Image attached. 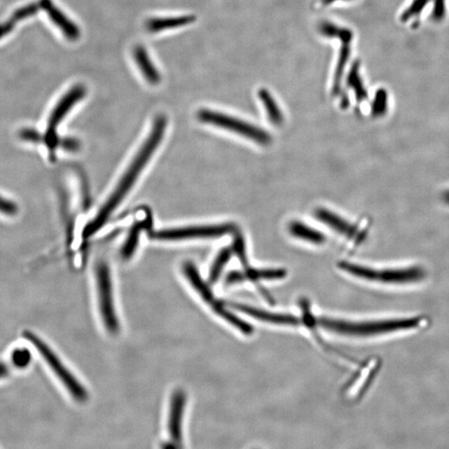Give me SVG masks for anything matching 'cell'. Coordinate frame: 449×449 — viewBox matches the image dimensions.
<instances>
[{
	"label": "cell",
	"mask_w": 449,
	"mask_h": 449,
	"mask_svg": "<svg viewBox=\"0 0 449 449\" xmlns=\"http://www.w3.org/2000/svg\"><path fill=\"white\" fill-rule=\"evenodd\" d=\"M97 279L101 317L106 330L115 334L119 330V322L115 311L110 271L104 262H101L97 265Z\"/></svg>",
	"instance_id": "cell-6"
},
{
	"label": "cell",
	"mask_w": 449,
	"mask_h": 449,
	"mask_svg": "<svg viewBox=\"0 0 449 449\" xmlns=\"http://www.w3.org/2000/svg\"><path fill=\"white\" fill-rule=\"evenodd\" d=\"M431 1H434V0H413L411 6L402 13L400 19H401L402 22H406L411 20L412 18L420 15Z\"/></svg>",
	"instance_id": "cell-25"
},
{
	"label": "cell",
	"mask_w": 449,
	"mask_h": 449,
	"mask_svg": "<svg viewBox=\"0 0 449 449\" xmlns=\"http://www.w3.org/2000/svg\"><path fill=\"white\" fill-rule=\"evenodd\" d=\"M133 56H134L136 63L139 67L141 72L144 74L146 81L152 84H158L161 81V75H160L158 69H156L144 47H136L134 52H133Z\"/></svg>",
	"instance_id": "cell-14"
},
{
	"label": "cell",
	"mask_w": 449,
	"mask_h": 449,
	"mask_svg": "<svg viewBox=\"0 0 449 449\" xmlns=\"http://www.w3.org/2000/svg\"><path fill=\"white\" fill-rule=\"evenodd\" d=\"M387 109H388V93L384 88H380L376 92L373 101L372 114L373 117L380 118L386 113Z\"/></svg>",
	"instance_id": "cell-24"
},
{
	"label": "cell",
	"mask_w": 449,
	"mask_h": 449,
	"mask_svg": "<svg viewBox=\"0 0 449 449\" xmlns=\"http://www.w3.org/2000/svg\"><path fill=\"white\" fill-rule=\"evenodd\" d=\"M40 8L47 13L52 20L65 37L69 40H77L80 36L78 27L71 21L59 8H57L52 2V0H40L39 3Z\"/></svg>",
	"instance_id": "cell-12"
},
{
	"label": "cell",
	"mask_w": 449,
	"mask_h": 449,
	"mask_svg": "<svg viewBox=\"0 0 449 449\" xmlns=\"http://www.w3.org/2000/svg\"><path fill=\"white\" fill-rule=\"evenodd\" d=\"M336 1H339V0H322V3L324 4V6H328V4H331Z\"/></svg>",
	"instance_id": "cell-34"
},
{
	"label": "cell",
	"mask_w": 449,
	"mask_h": 449,
	"mask_svg": "<svg viewBox=\"0 0 449 449\" xmlns=\"http://www.w3.org/2000/svg\"><path fill=\"white\" fill-rule=\"evenodd\" d=\"M23 336L36 348L71 395L78 401H85L88 399L86 389L53 352L50 347L32 332L25 331Z\"/></svg>",
	"instance_id": "cell-4"
},
{
	"label": "cell",
	"mask_w": 449,
	"mask_h": 449,
	"mask_svg": "<svg viewBox=\"0 0 449 449\" xmlns=\"http://www.w3.org/2000/svg\"><path fill=\"white\" fill-rule=\"evenodd\" d=\"M19 212L16 204L0 195V213L8 216H15Z\"/></svg>",
	"instance_id": "cell-28"
},
{
	"label": "cell",
	"mask_w": 449,
	"mask_h": 449,
	"mask_svg": "<svg viewBox=\"0 0 449 449\" xmlns=\"http://www.w3.org/2000/svg\"><path fill=\"white\" fill-rule=\"evenodd\" d=\"M186 403V397L184 391L176 390L172 394L168 417V433L175 443L181 442L182 420H184Z\"/></svg>",
	"instance_id": "cell-9"
},
{
	"label": "cell",
	"mask_w": 449,
	"mask_h": 449,
	"mask_svg": "<svg viewBox=\"0 0 449 449\" xmlns=\"http://www.w3.org/2000/svg\"><path fill=\"white\" fill-rule=\"evenodd\" d=\"M62 148L70 152H76L80 148L79 141L74 139H64L59 141Z\"/></svg>",
	"instance_id": "cell-30"
},
{
	"label": "cell",
	"mask_w": 449,
	"mask_h": 449,
	"mask_svg": "<svg viewBox=\"0 0 449 449\" xmlns=\"http://www.w3.org/2000/svg\"><path fill=\"white\" fill-rule=\"evenodd\" d=\"M86 95V88L82 85H76L71 88V90L66 93L63 99H62L59 104H57L55 109H53L50 121H48V131L46 133V142L50 148H55L59 141L56 137V127L64 119L66 114L68 113L71 109L84 97Z\"/></svg>",
	"instance_id": "cell-8"
},
{
	"label": "cell",
	"mask_w": 449,
	"mask_h": 449,
	"mask_svg": "<svg viewBox=\"0 0 449 449\" xmlns=\"http://www.w3.org/2000/svg\"><path fill=\"white\" fill-rule=\"evenodd\" d=\"M443 200L444 202L447 203L448 205H449V191H447V192L443 193Z\"/></svg>",
	"instance_id": "cell-33"
},
{
	"label": "cell",
	"mask_w": 449,
	"mask_h": 449,
	"mask_svg": "<svg viewBox=\"0 0 449 449\" xmlns=\"http://www.w3.org/2000/svg\"><path fill=\"white\" fill-rule=\"evenodd\" d=\"M184 272L186 278L188 279L194 290L198 293L202 299L208 305L214 303L216 301L214 294L208 284L203 281L201 275L192 262H186L184 265Z\"/></svg>",
	"instance_id": "cell-13"
},
{
	"label": "cell",
	"mask_w": 449,
	"mask_h": 449,
	"mask_svg": "<svg viewBox=\"0 0 449 449\" xmlns=\"http://www.w3.org/2000/svg\"><path fill=\"white\" fill-rule=\"evenodd\" d=\"M235 229L233 224L195 226H188V228L153 231L150 234V237L153 239L161 240V241L217 238L233 233Z\"/></svg>",
	"instance_id": "cell-7"
},
{
	"label": "cell",
	"mask_w": 449,
	"mask_h": 449,
	"mask_svg": "<svg viewBox=\"0 0 449 449\" xmlns=\"http://www.w3.org/2000/svg\"><path fill=\"white\" fill-rule=\"evenodd\" d=\"M319 32L327 38L339 39L341 42H351L353 39V34L350 29L340 28V27L329 23V22H324L319 25Z\"/></svg>",
	"instance_id": "cell-22"
},
{
	"label": "cell",
	"mask_w": 449,
	"mask_h": 449,
	"mask_svg": "<svg viewBox=\"0 0 449 449\" xmlns=\"http://www.w3.org/2000/svg\"><path fill=\"white\" fill-rule=\"evenodd\" d=\"M315 217L324 224L330 226V228L338 233L345 235L346 237L354 240L358 242H362L364 239V235L360 231L357 226L342 219L339 215L327 209L319 208L315 211Z\"/></svg>",
	"instance_id": "cell-10"
},
{
	"label": "cell",
	"mask_w": 449,
	"mask_h": 449,
	"mask_svg": "<svg viewBox=\"0 0 449 449\" xmlns=\"http://www.w3.org/2000/svg\"><path fill=\"white\" fill-rule=\"evenodd\" d=\"M350 43L351 42H342L339 59L336 66L334 81H333V93L338 95L340 92L341 80L343 76L344 71L350 56Z\"/></svg>",
	"instance_id": "cell-19"
},
{
	"label": "cell",
	"mask_w": 449,
	"mask_h": 449,
	"mask_svg": "<svg viewBox=\"0 0 449 449\" xmlns=\"http://www.w3.org/2000/svg\"><path fill=\"white\" fill-rule=\"evenodd\" d=\"M8 373H10V371H8L7 364L0 362V379H3V378L6 377L8 375Z\"/></svg>",
	"instance_id": "cell-32"
},
{
	"label": "cell",
	"mask_w": 449,
	"mask_h": 449,
	"mask_svg": "<svg viewBox=\"0 0 449 449\" xmlns=\"http://www.w3.org/2000/svg\"><path fill=\"white\" fill-rule=\"evenodd\" d=\"M31 353L28 349L18 348L12 353V361L16 367L25 368L31 361Z\"/></svg>",
	"instance_id": "cell-27"
},
{
	"label": "cell",
	"mask_w": 449,
	"mask_h": 449,
	"mask_svg": "<svg viewBox=\"0 0 449 449\" xmlns=\"http://www.w3.org/2000/svg\"><path fill=\"white\" fill-rule=\"evenodd\" d=\"M347 84L350 88H352L358 102L367 99L368 93L359 74V62H355L351 68L349 76L347 78Z\"/></svg>",
	"instance_id": "cell-20"
},
{
	"label": "cell",
	"mask_w": 449,
	"mask_h": 449,
	"mask_svg": "<svg viewBox=\"0 0 449 449\" xmlns=\"http://www.w3.org/2000/svg\"><path fill=\"white\" fill-rule=\"evenodd\" d=\"M289 231L293 237L315 244H322L326 240V235L322 234L321 231L310 228L301 221H292L289 226Z\"/></svg>",
	"instance_id": "cell-16"
},
{
	"label": "cell",
	"mask_w": 449,
	"mask_h": 449,
	"mask_svg": "<svg viewBox=\"0 0 449 449\" xmlns=\"http://www.w3.org/2000/svg\"><path fill=\"white\" fill-rule=\"evenodd\" d=\"M167 127V119L164 116H159L155 120L152 132H151L148 139L142 145L139 153L133 159L131 166L128 167L127 171L124 174L121 181L111 197L106 202L105 205L101 208V210L91 223L88 224L83 231V235L85 237H90L93 234L99 230L109 216L113 214L115 209L117 208L123 200L125 198L135 184V181L139 179L142 170L148 164L151 158L154 154L156 149L158 148L161 142L164 133Z\"/></svg>",
	"instance_id": "cell-1"
},
{
	"label": "cell",
	"mask_w": 449,
	"mask_h": 449,
	"mask_svg": "<svg viewBox=\"0 0 449 449\" xmlns=\"http://www.w3.org/2000/svg\"><path fill=\"white\" fill-rule=\"evenodd\" d=\"M195 20V18L193 15L153 19L146 22V27L149 32L157 33L160 31L179 28V27L192 24Z\"/></svg>",
	"instance_id": "cell-15"
},
{
	"label": "cell",
	"mask_w": 449,
	"mask_h": 449,
	"mask_svg": "<svg viewBox=\"0 0 449 449\" xmlns=\"http://www.w3.org/2000/svg\"><path fill=\"white\" fill-rule=\"evenodd\" d=\"M233 252L238 257L240 261L244 266L248 265V258L247 254L246 243L242 235H237L233 242Z\"/></svg>",
	"instance_id": "cell-26"
},
{
	"label": "cell",
	"mask_w": 449,
	"mask_h": 449,
	"mask_svg": "<svg viewBox=\"0 0 449 449\" xmlns=\"http://www.w3.org/2000/svg\"><path fill=\"white\" fill-rule=\"evenodd\" d=\"M339 268L354 277L373 282L387 284H407L423 281L426 271L420 266L410 268L378 270L367 266L340 262Z\"/></svg>",
	"instance_id": "cell-3"
},
{
	"label": "cell",
	"mask_w": 449,
	"mask_h": 449,
	"mask_svg": "<svg viewBox=\"0 0 449 449\" xmlns=\"http://www.w3.org/2000/svg\"><path fill=\"white\" fill-rule=\"evenodd\" d=\"M287 271L284 269H255L247 268L244 271H233L226 277V284H239L246 281L258 282L261 281H278L286 278Z\"/></svg>",
	"instance_id": "cell-11"
},
{
	"label": "cell",
	"mask_w": 449,
	"mask_h": 449,
	"mask_svg": "<svg viewBox=\"0 0 449 449\" xmlns=\"http://www.w3.org/2000/svg\"><path fill=\"white\" fill-rule=\"evenodd\" d=\"M313 322L319 328L335 334L355 337L372 338L398 333L416 331L428 324L425 317L391 318L368 319V321H346V319L318 317L313 315Z\"/></svg>",
	"instance_id": "cell-2"
},
{
	"label": "cell",
	"mask_w": 449,
	"mask_h": 449,
	"mask_svg": "<svg viewBox=\"0 0 449 449\" xmlns=\"http://www.w3.org/2000/svg\"><path fill=\"white\" fill-rule=\"evenodd\" d=\"M198 118L203 123L226 129L261 145H268L271 141L270 136L264 129L231 116L203 109L198 113Z\"/></svg>",
	"instance_id": "cell-5"
},
{
	"label": "cell",
	"mask_w": 449,
	"mask_h": 449,
	"mask_svg": "<svg viewBox=\"0 0 449 449\" xmlns=\"http://www.w3.org/2000/svg\"><path fill=\"white\" fill-rule=\"evenodd\" d=\"M21 137L25 139L32 141H39L40 140V135L39 134V132L34 130H29V129H26V130L22 131Z\"/></svg>",
	"instance_id": "cell-31"
},
{
	"label": "cell",
	"mask_w": 449,
	"mask_h": 449,
	"mask_svg": "<svg viewBox=\"0 0 449 449\" xmlns=\"http://www.w3.org/2000/svg\"><path fill=\"white\" fill-rule=\"evenodd\" d=\"M434 1L432 18L435 21L442 20L446 13L445 0H434Z\"/></svg>",
	"instance_id": "cell-29"
},
{
	"label": "cell",
	"mask_w": 449,
	"mask_h": 449,
	"mask_svg": "<svg viewBox=\"0 0 449 449\" xmlns=\"http://www.w3.org/2000/svg\"><path fill=\"white\" fill-rule=\"evenodd\" d=\"M258 95H259V99L264 106L270 121L274 125H282L284 121L283 114L277 102L275 101L274 97L270 95V92H269L268 90H265V88H261L259 92H258Z\"/></svg>",
	"instance_id": "cell-18"
},
{
	"label": "cell",
	"mask_w": 449,
	"mask_h": 449,
	"mask_svg": "<svg viewBox=\"0 0 449 449\" xmlns=\"http://www.w3.org/2000/svg\"><path fill=\"white\" fill-rule=\"evenodd\" d=\"M144 222H139L131 229L127 241L122 249V256L124 259H129L134 254L137 244H139L141 230L144 228Z\"/></svg>",
	"instance_id": "cell-23"
},
{
	"label": "cell",
	"mask_w": 449,
	"mask_h": 449,
	"mask_svg": "<svg viewBox=\"0 0 449 449\" xmlns=\"http://www.w3.org/2000/svg\"><path fill=\"white\" fill-rule=\"evenodd\" d=\"M233 256V250L229 248H224L217 255L216 260L213 262L211 268L210 274H209V281L212 284L216 283L219 281L222 270H224L226 265H228Z\"/></svg>",
	"instance_id": "cell-21"
},
{
	"label": "cell",
	"mask_w": 449,
	"mask_h": 449,
	"mask_svg": "<svg viewBox=\"0 0 449 449\" xmlns=\"http://www.w3.org/2000/svg\"><path fill=\"white\" fill-rule=\"evenodd\" d=\"M40 8L39 4H31L25 7L17 10L11 17L10 20L3 25H0V39L6 36L7 34L12 32L13 28L18 22L27 19V18L33 16L38 13Z\"/></svg>",
	"instance_id": "cell-17"
}]
</instances>
